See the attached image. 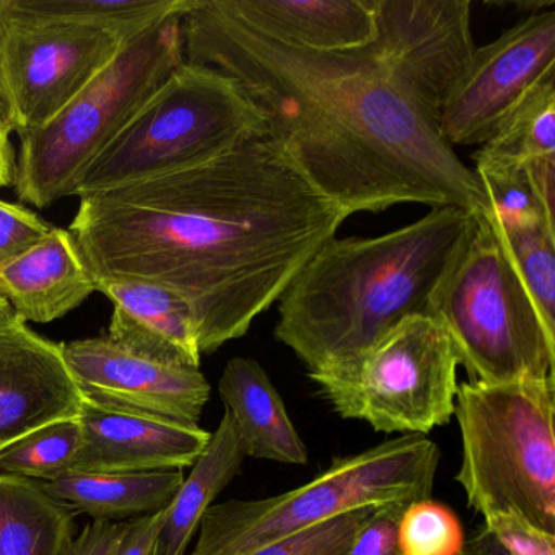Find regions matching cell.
I'll use <instances>...</instances> for the list:
<instances>
[{"instance_id": "6da1fadb", "label": "cell", "mask_w": 555, "mask_h": 555, "mask_svg": "<svg viewBox=\"0 0 555 555\" xmlns=\"http://www.w3.org/2000/svg\"><path fill=\"white\" fill-rule=\"evenodd\" d=\"M347 219L266 128L199 164L83 197L69 232L93 278L180 295L203 356L245 336Z\"/></svg>"}, {"instance_id": "7a4b0ae2", "label": "cell", "mask_w": 555, "mask_h": 555, "mask_svg": "<svg viewBox=\"0 0 555 555\" xmlns=\"http://www.w3.org/2000/svg\"><path fill=\"white\" fill-rule=\"evenodd\" d=\"M181 38L184 63L235 80L311 183L349 217L411 203L489 212L476 171L369 47L346 53L285 47L216 0H194Z\"/></svg>"}, {"instance_id": "3957f363", "label": "cell", "mask_w": 555, "mask_h": 555, "mask_svg": "<svg viewBox=\"0 0 555 555\" xmlns=\"http://www.w3.org/2000/svg\"><path fill=\"white\" fill-rule=\"evenodd\" d=\"M460 207H431L375 238L327 240L279 300L274 334L307 366L333 375L430 301L476 222Z\"/></svg>"}, {"instance_id": "277c9868", "label": "cell", "mask_w": 555, "mask_h": 555, "mask_svg": "<svg viewBox=\"0 0 555 555\" xmlns=\"http://www.w3.org/2000/svg\"><path fill=\"white\" fill-rule=\"evenodd\" d=\"M456 480L482 518L515 513L555 534V378L464 383Z\"/></svg>"}, {"instance_id": "5b68a950", "label": "cell", "mask_w": 555, "mask_h": 555, "mask_svg": "<svg viewBox=\"0 0 555 555\" xmlns=\"http://www.w3.org/2000/svg\"><path fill=\"white\" fill-rule=\"evenodd\" d=\"M438 464L440 450L425 435H404L336 457L313 480L288 492L214 503L191 555H249L353 509L431 499Z\"/></svg>"}, {"instance_id": "8992f818", "label": "cell", "mask_w": 555, "mask_h": 555, "mask_svg": "<svg viewBox=\"0 0 555 555\" xmlns=\"http://www.w3.org/2000/svg\"><path fill=\"white\" fill-rule=\"evenodd\" d=\"M175 15L122 44L115 60L50 122L18 135L14 188L38 209L73 196L86 168L184 64Z\"/></svg>"}, {"instance_id": "52a82bcc", "label": "cell", "mask_w": 555, "mask_h": 555, "mask_svg": "<svg viewBox=\"0 0 555 555\" xmlns=\"http://www.w3.org/2000/svg\"><path fill=\"white\" fill-rule=\"evenodd\" d=\"M469 383L555 378L548 336L487 212H477L460 255L430 301Z\"/></svg>"}, {"instance_id": "ba28073f", "label": "cell", "mask_w": 555, "mask_h": 555, "mask_svg": "<svg viewBox=\"0 0 555 555\" xmlns=\"http://www.w3.org/2000/svg\"><path fill=\"white\" fill-rule=\"evenodd\" d=\"M266 128L235 80L184 63L86 168L73 196L82 199L199 164Z\"/></svg>"}, {"instance_id": "9c48e42d", "label": "cell", "mask_w": 555, "mask_h": 555, "mask_svg": "<svg viewBox=\"0 0 555 555\" xmlns=\"http://www.w3.org/2000/svg\"><path fill=\"white\" fill-rule=\"evenodd\" d=\"M457 366L444 327L418 314L346 369L311 382L340 417L365 422L382 434L427 435L454 414Z\"/></svg>"}, {"instance_id": "30bf717a", "label": "cell", "mask_w": 555, "mask_h": 555, "mask_svg": "<svg viewBox=\"0 0 555 555\" xmlns=\"http://www.w3.org/2000/svg\"><path fill=\"white\" fill-rule=\"evenodd\" d=\"M125 43L96 28L0 24V100L12 132L25 134L50 122Z\"/></svg>"}, {"instance_id": "8fae6325", "label": "cell", "mask_w": 555, "mask_h": 555, "mask_svg": "<svg viewBox=\"0 0 555 555\" xmlns=\"http://www.w3.org/2000/svg\"><path fill=\"white\" fill-rule=\"evenodd\" d=\"M369 50L392 82L438 126L473 60L469 0H370ZM440 131V129H438Z\"/></svg>"}, {"instance_id": "7c38bea8", "label": "cell", "mask_w": 555, "mask_h": 555, "mask_svg": "<svg viewBox=\"0 0 555 555\" xmlns=\"http://www.w3.org/2000/svg\"><path fill=\"white\" fill-rule=\"evenodd\" d=\"M555 67V11L535 12L473 60L441 109V138L448 145H482L506 113Z\"/></svg>"}, {"instance_id": "4fadbf2b", "label": "cell", "mask_w": 555, "mask_h": 555, "mask_svg": "<svg viewBox=\"0 0 555 555\" xmlns=\"http://www.w3.org/2000/svg\"><path fill=\"white\" fill-rule=\"evenodd\" d=\"M64 359L83 398L106 411L199 425L210 385L199 369L134 356L108 337L63 344Z\"/></svg>"}, {"instance_id": "5bb4252c", "label": "cell", "mask_w": 555, "mask_h": 555, "mask_svg": "<svg viewBox=\"0 0 555 555\" xmlns=\"http://www.w3.org/2000/svg\"><path fill=\"white\" fill-rule=\"evenodd\" d=\"M83 405L63 344L44 339L18 317L0 326V451L38 428L79 418Z\"/></svg>"}, {"instance_id": "9a60e30c", "label": "cell", "mask_w": 555, "mask_h": 555, "mask_svg": "<svg viewBox=\"0 0 555 555\" xmlns=\"http://www.w3.org/2000/svg\"><path fill=\"white\" fill-rule=\"evenodd\" d=\"M80 427L82 443L73 467L76 473L183 470L196 463L210 440L209 431L199 425L106 411L87 401Z\"/></svg>"}, {"instance_id": "2e32d148", "label": "cell", "mask_w": 555, "mask_h": 555, "mask_svg": "<svg viewBox=\"0 0 555 555\" xmlns=\"http://www.w3.org/2000/svg\"><path fill=\"white\" fill-rule=\"evenodd\" d=\"M112 300L108 339L121 349L165 365L199 369L196 321L190 305L168 288L129 279H95Z\"/></svg>"}, {"instance_id": "e0dca14e", "label": "cell", "mask_w": 555, "mask_h": 555, "mask_svg": "<svg viewBox=\"0 0 555 555\" xmlns=\"http://www.w3.org/2000/svg\"><path fill=\"white\" fill-rule=\"evenodd\" d=\"M256 34L313 53H346L375 38L370 0H216Z\"/></svg>"}, {"instance_id": "ac0fdd59", "label": "cell", "mask_w": 555, "mask_h": 555, "mask_svg": "<svg viewBox=\"0 0 555 555\" xmlns=\"http://www.w3.org/2000/svg\"><path fill=\"white\" fill-rule=\"evenodd\" d=\"M96 292L69 230L53 227L34 248L0 269V295L28 323L66 317Z\"/></svg>"}, {"instance_id": "d6986e66", "label": "cell", "mask_w": 555, "mask_h": 555, "mask_svg": "<svg viewBox=\"0 0 555 555\" xmlns=\"http://www.w3.org/2000/svg\"><path fill=\"white\" fill-rule=\"evenodd\" d=\"M219 395L246 457L307 464V447L261 363L248 357L230 360L220 376Z\"/></svg>"}, {"instance_id": "ffe728a7", "label": "cell", "mask_w": 555, "mask_h": 555, "mask_svg": "<svg viewBox=\"0 0 555 555\" xmlns=\"http://www.w3.org/2000/svg\"><path fill=\"white\" fill-rule=\"evenodd\" d=\"M181 470L162 473H70L40 483L41 490L73 513L93 521L119 522L168 508L183 483Z\"/></svg>"}, {"instance_id": "44dd1931", "label": "cell", "mask_w": 555, "mask_h": 555, "mask_svg": "<svg viewBox=\"0 0 555 555\" xmlns=\"http://www.w3.org/2000/svg\"><path fill=\"white\" fill-rule=\"evenodd\" d=\"M194 0H0V24L96 28L129 41L183 15Z\"/></svg>"}, {"instance_id": "7402d4cb", "label": "cell", "mask_w": 555, "mask_h": 555, "mask_svg": "<svg viewBox=\"0 0 555 555\" xmlns=\"http://www.w3.org/2000/svg\"><path fill=\"white\" fill-rule=\"evenodd\" d=\"M245 457L235 425L225 412L217 430L210 434L206 450L197 457L193 470L168 506L167 522L158 542L160 555H186L204 515L238 476Z\"/></svg>"}, {"instance_id": "603a6c76", "label": "cell", "mask_w": 555, "mask_h": 555, "mask_svg": "<svg viewBox=\"0 0 555 555\" xmlns=\"http://www.w3.org/2000/svg\"><path fill=\"white\" fill-rule=\"evenodd\" d=\"M74 515L37 480L0 474V555H63Z\"/></svg>"}, {"instance_id": "cb8c5ba5", "label": "cell", "mask_w": 555, "mask_h": 555, "mask_svg": "<svg viewBox=\"0 0 555 555\" xmlns=\"http://www.w3.org/2000/svg\"><path fill=\"white\" fill-rule=\"evenodd\" d=\"M547 157H555V67L506 113L474 160L525 165Z\"/></svg>"}, {"instance_id": "d4e9b609", "label": "cell", "mask_w": 555, "mask_h": 555, "mask_svg": "<svg viewBox=\"0 0 555 555\" xmlns=\"http://www.w3.org/2000/svg\"><path fill=\"white\" fill-rule=\"evenodd\" d=\"M492 225L542 326L548 336L555 337V233L545 227L502 229L493 222Z\"/></svg>"}, {"instance_id": "484cf974", "label": "cell", "mask_w": 555, "mask_h": 555, "mask_svg": "<svg viewBox=\"0 0 555 555\" xmlns=\"http://www.w3.org/2000/svg\"><path fill=\"white\" fill-rule=\"evenodd\" d=\"M80 443V417L54 422L0 451V474L51 482L73 470Z\"/></svg>"}, {"instance_id": "4316f807", "label": "cell", "mask_w": 555, "mask_h": 555, "mask_svg": "<svg viewBox=\"0 0 555 555\" xmlns=\"http://www.w3.org/2000/svg\"><path fill=\"white\" fill-rule=\"evenodd\" d=\"M486 191L490 209L487 216L502 229L545 227L555 233V223L545 217L529 184L525 165L476 162L473 168Z\"/></svg>"}, {"instance_id": "83f0119b", "label": "cell", "mask_w": 555, "mask_h": 555, "mask_svg": "<svg viewBox=\"0 0 555 555\" xmlns=\"http://www.w3.org/2000/svg\"><path fill=\"white\" fill-rule=\"evenodd\" d=\"M464 545L463 526L443 503L418 500L399 518V555H463Z\"/></svg>"}, {"instance_id": "f1b7e54d", "label": "cell", "mask_w": 555, "mask_h": 555, "mask_svg": "<svg viewBox=\"0 0 555 555\" xmlns=\"http://www.w3.org/2000/svg\"><path fill=\"white\" fill-rule=\"evenodd\" d=\"M379 506L353 509L330 521L264 545L249 555H346L359 529Z\"/></svg>"}, {"instance_id": "f546056e", "label": "cell", "mask_w": 555, "mask_h": 555, "mask_svg": "<svg viewBox=\"0 0 555 555\" xmlns=\"http://www.w3.org/2000/svg\"><path fill=\"white\" fill-rule=\"evenodd\" d=\"M470 548L473 555H555V534L506 513L483 519Z\"/></svg>"}, {"instance_id": "4dcf8cb0", "label": "cell", "mask_w": 555, "mask_h": 555, "mask_svg": "<svg viewBox=\"0 0 555 555\" xmlns=\"http://www.w3.org/2000/svg\"><path fill=\"white\" fill-rule=\"evenodd\" d=\"M51 229L30 209L0 199V269L34 248Z\"/></svg>"}, {"instance_id": "1f68e13d", "label": "cell", "mask_w": 555, "mask_h": 555, "mask_svg": "<svg viewBox=\"0 0 555 555\" xmlns=\"http://www.w3.org/2000/svg\"><path fill=\"white\" fill-rule=\"evenodd\" d=\"M408 505L379 506L359 529L346 555H399L398 525Z\"/></svg>"}, {"instance_id": "d6a6232c", "label": "cell", "mask_w": 555, "mask_h": 555, "mask_svg": "<svg viewBox=\"0 0 555 555\" xmlns=\"http://www.w3.org/2000/svg\"><path fill=\"white\" fill-rule=\"evenodd\" d=\"M131 521L89 522L73 538L63 555H116Z\"/></svg>"}, {"instance_id": "836d02e7", "label": "cell", "mask_w": 555, "mask_h": 555, "mask_svg": "<svg viewBox=\"0 0 555 555\" xmlns=\"http://www.w3.org/2000/svg\"><path fill=\"white\" fill-rule=\"evenodd\" d=\"M167 518L168 508H165L132 519L116 555H151L158 547Z\"/></svg>"}, {"instance_id": "e575fe53", "label": "cell", "mask_w": 555, "mask_h": 555, "mask_svg": "<svg viewBox=\"0 0 555 555\" xmlns=\"http://www.w3.org/2000/svg\"><path fill=\"white\" fill-rule=\"evenodd\" d=\"M525 170L545 217L555 223V157L535 158L525 164Z\"/></svg>"}, {"instance_id": "d590c367", "label": "cell", "mask_w": 555, "mask_h": 555, "mask_svg": "<svg viewBox=\"0 0 555 555\" xmlns=\"http://www.w3.org/2000/svg\"><path fill=\"white\" fill-rule=\"evenodd\" d=\"M12 129L4 119H0V190L14 183L15 157L11 144Z\"/></svg>"}, {"instance_id": "8d00e7d4", "label": "cell", "mask_w": 555, "mask_h": 555, "mask_svg": "<svg viewBox=\"0 0 555 555\" xmlns=\"http://www.w3.org/2000/svg\"><path fill=\"white\" fill-rule=\"evenodd\" d=\"M15 317H17V314L14 313V310H12L9 301L5 300L2 295H0V326H2V324L9 323L11 320H14Z\"/></svg>"}, {"instance_id": "74e56055", "label": "cell", "mask_w": 555, "mask_h": 555, "mask_svg": "<svg viewBox=\"0 0 555 555\" xmlns=\"http://www.w3.org/2000/svg\"><path fill=\"white\" fill-rule=\"evenodd\" d=\"M0 119H4V106H2V100H0Z\"/></svg>"}, {"instance_id": "f35d334b", "label": "cell", "mask_w": 555, "mask_h": 555, "mask_svg": "<svg viewBox=\"0 0 555 555\" xmlns=\"http://www.w3.org/2000/svg\"><path fill=\"white\" fill-rule=\"evenodd\" d=\"M151 555H160V547L155 548V551L152 552Z\"/></svg>"}]
</instances>
